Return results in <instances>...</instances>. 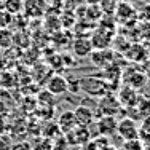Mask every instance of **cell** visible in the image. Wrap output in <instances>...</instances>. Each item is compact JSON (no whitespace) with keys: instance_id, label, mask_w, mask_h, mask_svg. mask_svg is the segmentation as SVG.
Segmentation results:
<instances>
[{"instance_id":"1","label":"cell","mask_w":150,"mask_h":150,"mask_svg":"<svg viewBox=\"0 0 150 150\" xmlns=\"http://www.w3.org/2000/svg\"><path fill=\"white\" fill-rule=\"evenodd\" d=\"M80 90L93 98H102L109 94V83L101 77H83L80 78Z\"/></svg>"},{"instance_id":"2","label":"cell","mask_w":150,"mask_h":150,"mask_svg":"<svg viewBox=\"0 0 150 150\" xmlns=\"http://www.w3.org/2000/svg\"><path fill=\"white\" fill-rule=\"evenodd\" d=\"M48 11V2L46 0H24L23 15L29 21L40 19Z\"/></svg>"},{"instance_id":"3","label":"cell","mask_w":150,"mask_h":150,"mask_svg":"<svg viewBox=\"0 0 150 150\" xmlns=\"http://www.w3.org/2000/svg\"><path fill=\"white\" fill-rule=\"evenodd\" d=\"M120 110H121V105H120L118 99H117V96H113L112 93H109V94L99 98L98 112H99V115H101V117L102 115H112V117H115Z\"/></svg>"},{"instance_id":"4","label":"cell","mask_w":150,"mask_h":150,"mask_svg":"<svg viewBox=\"0 0 150 150\" xmlns=\"http://www.w3.org/2000/svg\"><path fill=\"white\" fill-rule=\"evenodd\" d=\"M117 134L120 136L123 141H129V139H139V126L137 121L128 118H121L117 125Z\"/></svg>"},{"instance_id":"5","label":"cell","mask_w":150,"mask_h":150,"mask_svg":"<svg viewBox=\"0 0 150 150\" xmlns=\"http://www.w3.org/2000/svg\"><path fill=\"white\" fill-rule=\"evenodd\" d=\"M117 125H118V121H117L115 117L102 115L93 123V126H96L98 136H105V137H109V136H112V134H117Z\"/></svg>"},{"instance_id":"6","label":"cell","mask_w":150,"mask_h":150,"mask_svg":"<svg viewBox=\"0 0 150 150\" xmlns=\"http://www.w3.org/2000/svg\"><path fill=\"white\" fill-rule=\"evenodd\" d=\"M64 136H66L69 145H85L93 137L90 126H75L72 131H69Z\"/></svg>"},{"instance_id":"7","label":"cell","mask_w":150,"mask_h":150,"mask_svg":"<svg viewBox=\"0 0 150 150\" xmlns=\"http://www.w3.org/2000/svg\"><path fill=\"white\" fill-rule=\"evenodd\" d=\"M74 117H75V121H77V126H93V123L96 121L94 112L86 105L75 107Z\"/></svg>"},{"instance_id":"8","label":"cell","mask_w":150,"mask_h":150,"mask_svg":"<svg viewBox=\"0 0 150 150\" xmlns=\"http://www.w3.org/2000/svg\"><path fill=\"white\" fill-rule=\"evenodd\" d=\"M145 83H147V74L144 70L133 69L131 72H126V75H125V85L134 88L136 91L144 88Z\"/></svg>"},{"instance_id":"9","label":"cell","mask_w":150,"mask_h":150,"mask_svg":"<svg viewBox=\"0 0 150 150\" xmlns=\"http://www.w3.org/2000/svg\"><path fill=\"white\" fill-rule=\"evenodd\" d=\"M139 93L134 90V88L128 86V85H123L121 88H118V93H117V99H118L121 109H126V107L134 105L136 99H137Z\"/></svg>"},{"instance_id":"10","label":"cell","mask_w":150,"mask_h":150,"mask_svg":"<svg viewBox=\"0 0 150 150\" xmlns=\"http://www.w3.org/2000/svg\"><path fill=\"white\" fill-rule=\"evenodd\" d=\"M90 40H91L93 48L105 50V48H109V46H110V43H112V34L107 32L104 27H99V29L93 34V37L90 38Z\"/></svg>"},{"instance_id":"11","label":"cell","mask_w":150,"mask_h":150,"mask_svg":"<svg viewBox=\"0 0 150 150\" xmlns=\"http://www.w3.org/2000/svg\"><path fill=\"white\" fill-rule=\"evenodd\" d=\"M46 90L54 96H61L67 93V78L62 75H51L46 81Z\"/></svg>"},{"instance_id":"12","label":"cell","mask_w":150,"mask_h":150,"mask_svg":"<svg viewBox=\"0 0 150 150\" xmlns=\"http://www.w3.org/2000/svg\"><path fill=\"white\" fill-rule=\"evenodd\" d=\"M115 15H117V19L120 21V23H128V21H131V18L136 19L137 18V11L134 10V6L131 5L129 2H123L121 0L120 3H117L115 6Z\"/></svg>"},{"instance_id":"13","label":"cell","mask_w":150,"mask_h":150,"mask_svg":"<svg viewBox=\"0 0 150 150\" xmlns=\"http://www.w3.org/2000/svg\"><path fill=\"white\" fill-rule=\"evenodd\" d=\"M56 125H58L61 134H67L69 131H72L77 126V121H75V117H74V110H64L62 113H59L58 123Z\"/></svg>"},{"instance_id":"14","label":"cell","mask_w":150,"mask_h":150,"mask_svg":"<svg viewBox=\"0 0 150 150\" xmlns=\"http://www.w3.org/2000/svg\"><path fill=\"white\" fill-rule=\"evenodd\" d=\"M90 56H91L93 64H94V66H99V67H107L109 64L113 62V51L110 48L93 50Z\"/></svg>"},{"instance_id":"15","label":"cell","mask_w":150,"mask_h":150,"mask_svg":"<svg viewBox=\"0 0 150 150\" xmlns=\"http://www.w3.org/2000/svg\"><path fill=\"white\" fill-rule=\"evenodd\" d=\"M72 50H74V54H77L78 58H86L93 51L91 40L86 37H77L72 43Z\"/></svg>"},{"instance_id":"16","label":"cell","mask_w":150,"mask_h":150,"mask_svg":"<svg viewBox=\"0 0 150 150\" xmlns=\"http://www.w3.org/2000/svg\"><path fill=\"white\" fill-rule=\"evenodd\" d=\"M83 147H85V150H115V147L110 145L109 139H107L105 136H96V137H91Z\"/></svg>"},{"instance_id":"17","label":"cell","mask_w":150,"mask_h":150,"mask_svg":"<svg viewBox=\"0 0 150 150\" xmlns=\"http://www.w3.org/2000/svg\"><path fill=\"white\" fill-rule=\"evenodd\" d=\"M126 56H128V59L134 61V62H144L149 58V51L141 43H134L129 46V51L126 53Z\"/></svg>"},{"instance_id":"18","label":"cell","mask_w":150,"mask_h":150,"mask_svg":"<svg viewBox=\"0 0 150 150\" xmlns=\"http://www.w3.org/2000/svg\"><path fill=\"white\" fill-rule=\"evenodd\" d=\"M23 5L24 0H2V8L8 11L11 16L21 15L23 13Z\"/></svg>"},{"instance_id":"19","label":"cell","mask_w":150,"mask_h":150,"mask_svg":"<svg viewBox=\"0 0 150 150\" xmlns=\"http://www.w3.org/2000/svg\"><path fill=\"white\" fill-rule=\"evenodd\" d=\"M37 105L42 107H54L56 105V96L53 93H50L48 90H43L38 93L37 98Z\"/></svg>"},{"instance_id":"20","label":"cell","mask_w":150,"mask_h":150,"mask_svg":"<svg viewBox=\"0 0 150 150\" xmlns=\"http://www.w3.org/2000/svg\"><path fill=\"white\" fill-rule=\"evenodd\" d=\"M13 37H15V32L10 27L6 29H0V50H6L13 45Z\"/></svg>"},{"instance_id":"21","label":"cell","mask_w":150,"mask_h":150,"mask_svg":"<svg viewBox=\"0 0 150 150\" xmlns=\"http://www.w3.org/2000/svg\"><path fill=\"white\" fill-rule=\"evenodd\" d=\"M121 149L123 150H145V145L142 144L141 139H129V141H123Z\"/></svg>"},{"instance_id":"22","label":"cell","mask_w":150,"mask_h":150,"mask_svg":"<svg viewBox=\"0 0 150 150\" xmlns=\"http://www.w3.org/2000/svg\"><path fill=\"white\" fill-rule=\"evenodd\" d=\"M11 21H13V16L10 15L8 11L5 10H0V29H6V27H11Z\"/></svg>"},{"instance_id":"23","label":"cell","mask_w":150,"mask_h":150,"mask_svg":"<svg viewBox=\"0 0 150 150\" xmlns=\"http://www.w3.org/2000/svg\"><path fill=\"white\" fill-rule=\"evenodd\" d=\"M139 139L142 141V144H144V145L150 144V126L142 125V126L139 128Z\"/></svg>"},{"instance_id":"24","label":"cell","mask_w":150,"mask_h":150,"mask_svg":"<svg viewBox=\"0 0 150 150\" xmlns=\"http://www.w3.org/2000/svg\"><path fill=\"white\" fill-rule=\"evenodd\" d=\"M10 150H34L30 142H26V141H19L16 144H11Z\"/></svg>"},{"instance_id":"25","label":"cell","mask_w":150,"mask_h":150,"mask_svg":"<svg viewBox=\"0 0 150 150\" xmlns=\"http://www.w3.org/2000/svg\"><path fill=\"white\" fill-rule=\"evenodd\" d=\"M142 26L139 27V35L144 38H150V21H145V23H141Z\"/></svg>"},{"instance_id":"26","label":"cell","mask_w":150,"mask_h":150,"mask_svg":"<svg viewBox=\"0 0 150 150\" xmlns=\"http://www.w3.org/2000/svg\"><path fill=\"white\" fill-rule=\"evenodd\" d=\"M137 18L139 19H144V23L145 21H150V5H145L141 10V13H137Z\"/></svg>"},{"instance_id":"27","label":"cell","mask_w":150,"mask_h":150,"mask_svg":"<svg viewBox=\"0 0 150 150\" xmlns=\"http://www.w3.org/2000/svg\"><path fill=\"white\" fill-rule=\"evenodd\" d=\"M46 2H48L50 6H61L62 2H66V0H46Z\"/></svg>"},{"instance_id":"28","label":"cell","mask_w":150,"mask_h":150,"mask_svg":"<svg viewBox=\"0 0 150 150\" xmlns=\"http://www.w3.org/2000/svg\"><path fill=\"white\" fill-rule=\"evenodd\" d=\"M112 2H115V3H117V2H121V0H112Z\"/></svg>"},{"instance_id":"29","label":"cell","mask_w":150,"mask_h":150,"mask_svg":"<svg viewBox=\"0 0 150 150\" xmlns=\"http://www.w3.org/2000/svg\"><path fill=\"white\" fill-rule=\"evenodd\" d=\"M0 10H2V0H0Z\"/></svg>"},{"instance_id":"30","label":"cell","mask_w":150,"mask_h":150,"mask_svg":"<svg viewBox=\"0 0 150 150\" xmlns=\"http://www.w3.org/2000/svg\"><path fill=\"white\" fill-rule=\"evenodd\" d=\"M115 150H123V149H115Z\"/></svg>"}]
</instances>
